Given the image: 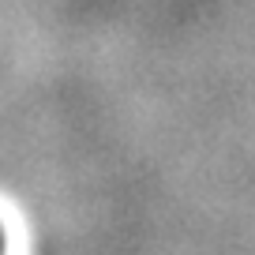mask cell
Listing matches in <instances>:
<instances>
[{
	"label": "cell",
	"mask_w": 255,
	"mask_h": 255,
	"mask_svg": "<svg viewBox=\"0 0 255 255\" xmlns=\"http://www.w3.org/2000/svg\"><path fill=\"white\" fill-rule=\"evenodd\" d=\"M0 252H4V237H0Z\"/></svg>",
	"instance_id": "cell-1"
}]
</instances>
